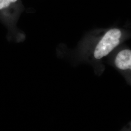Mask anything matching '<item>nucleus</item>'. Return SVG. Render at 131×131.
I'll return each mask as SVG.
<instances>
[{"label":"nucleus","mask_w":131,"mask_h":131,"mask_svg":"<svg viewBox=\"0 0 131 131\" xmlns=\"http://www.w3.org/2000/svg\"><path fill=\"white\" fill-rule=\"evenodd\" d=\"M122 32L118 29H112L105 34L96 47L94 56L96 59H100L107 56L119 44Z\"/></svg>","instance_id":"f257e3e1"},{"label":"nucleus","mask_w":131,"mask_h":131,"mask_svg":"<svg viewBox=\"0 0 131 131\" xmlns=\"http://www.w3.org/2000/svg\"><path fill=\"white\" fill-rule=\"evenodd\" d=\"M115 64L117 68L122 70L131 69V51L124 50L117 54L115 59Z\"/></svg>","instance_id":"f03ea898"},{"label":"nucleus","mask_w":131,"mask_h":131,"mask_svg":"<svg viewBox=\"0 0 131 131\" xmlns=\"http://www.w3.org/2000/svg\"><path fill=\"white\" fill-rule=\"evenodd\" d=\"M17 0H0V10L7 7L11 3H15Z\"/></svg>","instance_id":"7ed1b4c3"}]
</instances>
